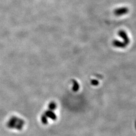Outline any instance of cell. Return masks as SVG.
<instances>
[{
  "label": "cell",
  "instance_id": "1",
  "mask_svg": "<svg viewBox=\"0 0 136 136\" xmlns=\"http://www.w3.org/2000/svg\"><path fill=\"white\" fill-rule=\"evenodd\" d=\"M25 124L24 121L22 119L16 117H12L7 123V127L10 129H15L21 130Z\"/></svg>",
  "mask_w": 136,
  "mask_h": 136
},
{
  "label": "cell",
  "instance_id": "2",
  "mask_svg": "<svg viewBox=\"0 0 136 136\" xmlns=\"http://www.w3.org/2000/svg\"><path fill=\"white\" fill-rule=\"evenodd\" d=\"M44 115L46 116L48 118L49 117V118H51L53 120H55L56 119V116L52 111L51 110H48L45 112Z\"/></svg>",
  "mask_w": 136,
  "mask_h": 136
},
{
  "label": "cell",
  "instance_id": "3",
  "mask_svg": "<svg viewBox=\"0 0 136 136\" xmlns=\"http://www.w3.org/2000/svg\"><path fill=\"white\" fill-rule=\"evenodd\" d=\"M127 12V9L125 8L120 9L119 10H117L116 11V14L117 15H123L124 13H126Z\"/></svg>",
  "mask_w": 136,
  "mask_h": 136
},
{
  "label": "cell",
  "instance_id": "4",
  "mask_svg": "<svg viewBox=\"0 0 136 136\" xmlns=\"http://www.w3.org/2000/svg\"><path fill=\"white\" fill-rule=\"evenodd\" d=\"M41 122L44 124H47L48 123V117L45 116L44 114L42 116L41 118Z\"/></svg>",
  "mask_w": 136,
  "mask_h": 136
},
{
  "label": "cell",
  "instance_id": "5",
  "mask_svg": "<svg viewBox=\"0 0 136 136\" xmlns=\"http://www.w3.org/2000/svg\"><path fill=\"white\" fill-rule=\"evenodd\" d=\"M49 108L50 110H54L56 108V105L54 103H50L49 104Z\"/></svg>",
  "mask_w": 136,
  "mask_h": 136
}]
</instances>
